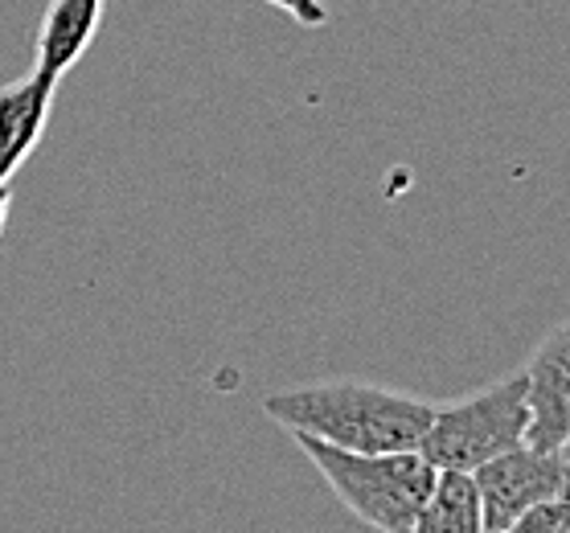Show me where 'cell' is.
Returning a JSON list of instances; mask_svg holds the SVG:
<instances>
[{
	"label": "cell",
	"mask_w": 570,
	"mask_h": 533,
	"mask_svg": "<svg viewBox=\"0 0 570 533\" xmlns=\"http://www.w3.org/2000/svg\"><path fill=\"white\" fill-rule=\"evenodd\" d=\"M263 411L287 435H312L345 452H419L435 403L362 377H333L267 394Z\"/></svg>",
	"instance_id": "obj_1"
},
{
	"label": "cell",
	"mask_w": 570,
	"mask_h": 533,
	"mask_svg": "<svg viewBox=\"0 0 570 533\" xmlns=\"http://www.w3.org/2000/svg\"><path fill=\"white\" fill-rule=\"evenodd\" d=\"M353 517L377 533H411L440 468L423 452H345L312 435H292Z\"/></svg>",
	"instance_id": "obj_2"
},
{
	"label": "cell",
	"mask_w": 570,
	"mask_h": 533,
	"mask_svg": "<svg viewBox=\"0 0 570 533\" xmlns=\"http://www.w3.org/2000/svg\"><path fill=\"white\" fill-rule=\"evenodd\" d=\"M521 443H530V386L525 374H509L484 391L435 406L419 452L440 472H476Z\"/></svg>",
	"instance_id": "obj_3"
},
{
	"label": "cell",
	"mask_w": 570,
	"mask_h": 533,
	"mask_svg": "<svg viewBox=\"0 0 570 533\" xmlns=\"http://www.w3.org/2000/svg\"><path fill=\"white\" fill-rule=\"evenodd\" d=\"M472 481H476L480 505H484V525L489 533H501L505 525L525 517L530 509L570 496V464L562 452H542V447L521 443L513 452L480 464Z\"/></svg>",
	"instance_id": "obj_4"
},
{
	"label": "cell",
	"mask_w": 570,
	"mask_h": 533,
	"mask_svg": "<svg viewBox=\"0 0 570 533\" xmlns=\"http://www.w3.org/2000/svg\"><path fill=\"white\" fill-rule=\"evenodd\" d=\"M521 374L530 386V447L562 452L570 440V325L554 328Z\"/></svg>",
	"instance_id": "obj_5"
},
{
	"label": "cell",
	"mask_w": 570,
	"mask_h": 533,
	"mask_svg": "<svg viewBox=\"0 0 570 533\" xmlns=\"http://www.w3.org/2000/svg\"><path fill=\"white\" fill-rule=\"evenodd\" d=\"M58 82L62 79L29 70L26 79L0 87V181H13L21 165L38 152L46 124H50Z\"/></svg>",
	"instance_id": "obj_6"
},
{
	"label": "cell",
	"mask_w": 570,
	"mask_h": 533,
	"mask_svg": "<svg viewBox=\"0 0 570 533\" xmlns=\"http://www.w3.org/2000/svg\"><path fill=\"white\" fill-rule=\"evenodd\" d=\"M104 4L107 0H50L33 41V70L66 79V70H75L91 50L104 26Z\"/></svg>",
	"instance_id": "obj_7"
},
{
	"label": "cell",
	"mask_w": 570,
	"mask_h": 533,
	"mask_svg": "<svg viewBox=\"0 0 570 533\" xmlns=\"http://www.w3.org/2000/svg\"><path fill=\"white\" fill-rule=\"evenodd\" d=\"M411 533H489L472 472H440Z\"/></svg>",
	"instance_id": "obj_8"
},
{
	"label": "cell",
	"mask_w": 570,
	"mask_h": 533,
	"mask_svg": "<svg viewBox=\"0 0 570 533\" xmlns=\"http://www.w3.org/2000/svg\"><path fill=\"white\" fill-rule=\"evenodd\" d=\"M501 533H570V496H558V501L530 509L525 517H518Z\"/></svg>",
	"instance_id": "obj_9"
},
{
	"label": "cell",
	"mask_w": 570,
	"mask_h": 533,
	"mask_svg": "<svg viewBox=\"0 0 570 533\" xmlns=\"http://www.w3.org/2000/svg\"><path fill=\"white\" fill-rule=\"evenodd\" d=\"M267 4H275L279 13H287L296 26H304V29H321L324 21H328L321 0H267Z\"/></svg>",
	"instance_id": "obj_10"
},
{
	"label": "cell",
	"mask_w": 570,
	"mask_h": 533,
	"mask_svg": "<svg viewBox=\"0 0 570 533\" xmlns=\"http://www.w3.org/2000/svg\"><path fill=\"white\" fill-rule=\"evenodd\" d=\"M9 206H13V181H0V235L9 226Z\"/></svg>",
	"instance_id": "obj_11"
},
{
	"label": "cell",
	"mask_w": 570,
	"mask_h": 533,
	"mask_svg": "<svg viewBox=\"0 0 570 533\" xmlns=\"http://www.w3.org/2000/svg\"><path fill=\"white\" fill-rule=\"evenodd\" d=\"M562 455H567V464H570V440H567V443H562Z\"/></svg>",
	"instance_id": "obj_12"
}]
</instances>
